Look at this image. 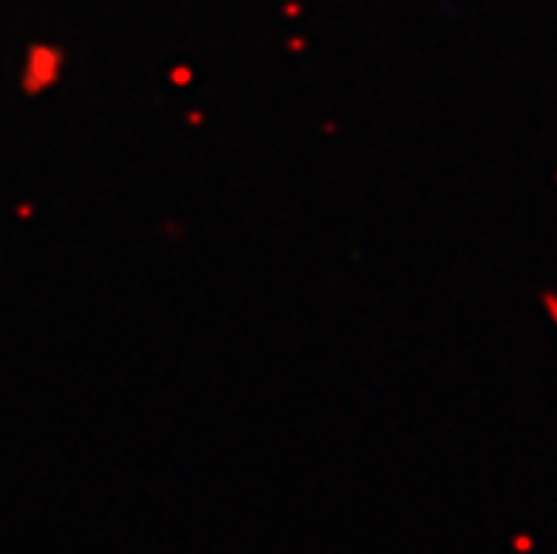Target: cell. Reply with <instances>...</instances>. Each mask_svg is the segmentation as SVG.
<instances>
[{"label":"cell","mask_w":557,"mask_h":554,"mask_svg":"<svg viewBox=\"0 0 557 554\" xmlns=\"http://www.w3.org/2000/svg\"><path fill=\"white\" fill-rule=\"evenodd\" d=\"M40 60H43L40 65H34V62L28 60V68H37V71H23V85H26L31 94L51 88V85L60 79V74H62V60H60V54H57L54 48H43V51H40Z\"/></svg>","instance_id":"1"}]
</instances>
